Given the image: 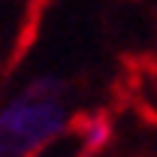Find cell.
Instances as JSON below:
<instances>
[{
	"instance_id": "1",
	"label": "cell",
	"mask_w": 157,
	"mask_h": 157,
	"mask_svg": "<svg viewBox=\"0 0 157 157\" xmlns=\"http://www.w3.org/2000/svg\"><path fill=\"white\" fill-rule=\"evenodd\" d=\"M70 121L67 85L36 78L0 109V157H27L63 133Z\"/></svg>"
},
{
	"instance_id": "2",
	"label": "cell",
	"mask_w": 157,
	"mask_h": 157,
	"mask_svg": "<svg viewBox=\"0 0 157 157\" xmlns=\"http://www.w3.org/2000/svg\"><path fill=\"white\" fill-rule=\"evenodd\" d=\"M82 139H85V151H103L112 139V127L106 118H91L82 127Z\"/></svg>"
}]
</instances>
